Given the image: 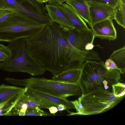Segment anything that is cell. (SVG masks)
Segmentation results:
<instances>
[{
	"mask_svg": "<svg viewBox=\"0 0 125 125\" xmlns=\"http://www.w3.org/2000/svg\"><path fill=\"white\" fill-rule=\"evenodd\" d=\"M68 29L52 22L37 34L26 39L32 56L53 75L69 68L81 69L85 61L94 58L93 50L80 51L70 44L67 39Z\"/></svg>",
	"mask_w": 125,
	"mask_h": 125,
	"instance_id": "1",
	"label": "cell"
},
{
	"mask_svg": "<svg viewBox=\"0 0 125 125\" xmlns=\"http://www.w3.org/2000/svg\"><path fill=\"white\" fill-rule=\"evenodd\" d=\"M7 46L10 55L6 61L0 62V69L9 72H21L33 76L43 74L46 70L28 50L26 38H21L10 42Z\"/></svg>",
	"mask_w": 125,
	"mask_h": 125,
	"instance_id": "2",
	"label": "cell"
},
{
	"mask_svg": "<svg viewBox=\"0 0 125 125\" xmlns=\"http://www.w3.org/2000/svg\"><path fill=\"white\" fill-rule=\"evenodd\" d=\"M78 83L82 94L98 87L112 86L120 82L121 73L116 69L108 70L102 61L87 60L81 68Z\"/></svg>",
	"mask_w": 125,
	"mask_h": 125,
	"instance_id": "3",
	"label": "cell"
},
{
	"mask_svg": "<svg viewBox=\"0 0 125 125\" xmlns=\"http://www.w3.org/2000/svg\"><path fill=\"white\" fill-rule=\"evenodd\" d=\"M46 25L40 23L20 11L0 22V42H10L37 34Z\"/></svg>",
	"mask_w": 125,
	"mask_h": 125,
	"instance_id": "4",
	"label": "cell"
},
{
	"mask_svg": "<svg viewBox=\"0 0 125 125\" xmlns=\"http://www.w3.org/2000/svg\"><path fill=\"white\" fill-rule=\"evenodd\" d=\"M98 87L94 88L78 98L82 107L78 113L68 110V115H90L100 114L113 107L123 98L115 94L112 86Z\"/></svg>",
	"mask_w": 125,
	"mask_h": 125,
	"instance_id": "5",
	"label": "cell"
},
{
	"mask_svg": "<svg viewBox=\"0 0 125 125\" xmlns=\"http://www.w3.org/2000/svg\"><path fill=\"white\" fill-rule=\"evenodd\" d=\"M9 83L22 86L57 97L66 98L73 96H80L82 94L81 87L78 84L63 83L45 78L31 77L19 79L10 78Z\"/></svg>",
	"mask_w": 125,
	"mask_h": 125,
	"instance_id": "6",
	"label": "cell"
},
{
	"mask_svg": "<svg viewBox=\"0 0 125 125\" xmlns=\"http://www.w3.org/2000/svg\"><path fill=\"white\" fill-rule=\"evenodd\" d=\"M94 38L93 32L89 28L83 29H68L67 30V39L69 42L80 51H85L86 45L88 43L93 42Z\"/></svg>",
	"mask_w": 125,
	"mask_h": 125,
	"instance_id": "7",
	"label": "cell"
},
{
	"mask_svg": "<svg viewBox=\"0 0 125 125\" xmlns=\"http://www.w3.org/2000/svg\"><path fill=\"white\" fill-rule=\"evenodd\" d=\"M25 88V94L48 107L52 106L57 107L58 104H62L66 106L67 109L75 108L71 101L66 98L55 97L27 87Z\"/></svg>",
	"mask_w": 125,
	"mask_h": 125,
	"instance_id": "8",
	"label": "cell"
},
{
	"mask_svg": "<svg viewBox=\"0 0 125 125\" xmlns=\"http://www.w3.org/2000/svg\"><path fill=\"white\" fill-rule=\"evenodd\" d=\"M88 2L92 26L97 22L107 19L114 20V9L112 7L108 5L93 2L89 0Z\"/></svg>",
	"mask_w": 125,
	"mask_h": 125,
	"instance_id": "9",
	"label": "cell"
},
{
	"mask_svg": "<svg viewBox=\"0 0 125 125\" xmlns=\"http://www.w3.org/2000/svg\"><path fill=\"white\" fill-rule=\"evenodd\" d=\"M107 19L97 22L91 27L95 38L102 39L114 41L117 38V33L113 21Z\"/></svg>",
	"mask_w": 125,
	"mask_h": 125,
	"instance_id": "10",
	"label": "cell"
},
{
	"mask_svg": "<svg viewBox=\"0 0 125 125\" xmlns=\"http://www.w3.org/2000/svg\"><path fill=\"white\" fill-rule=\"evenodd\" d=\"M25 91V88L4 84L0 85V104L16 105L22 98Z\"/></svg>",
	"mask_w": 125,
	"mask_h": 125,
	"instance_id": "11",
	"label": "cell"
},
{
	"mask_svg": "<svg viewBox=\"0 0 125 125\" xmlns=\"http://www.w3.org/2000/svg\"><path fill=\"white\" fill-rule=\"evenodd\" d=\"M44 7L48 16L52 22H56L65 28H74L67 17L57 6L48 4Z\"/></svg>",
	"mask_w": 125,
	"mask_h": 125,
	"instance_id": "12",
	"label": "cell"
},
{
	"mask_svg": "<svg viewBox=\"0 0 125 125\" xmlns=\"http://www.w3.org/2000/svg\"><path fill=\"white\" fill-rule=\"evenodd\" d=\"M57 6L67 17L74 28L83 29L89 28L83 19L70 5L64 3Z\"/></svg>",
	"mask_w": 125,
	"mask_h": 125,
	"instance_id": "13",
	"label": "cell"
},
{
	"mask_svg": "<svg viewBox=\"0 0 125 125\" xmlns=\"http://www.w3.org/2000/svg\"><path fill=\"white\" fill-rule=\"evenodd\" d=\"M88 0H67L66 3L71 6L91 27L92 26Z\"/></svg>",
	"mask_w": 125,
	"mask_h": 125,
	"instance_id": "14",
	"label": "cell"
},
{
	"mask_svg": "<svg viewBox=\"0 0 125 125\" xmlns=\"http://www.w3.org/2000/svg\"><path fill=\"white\" fill-rule=\"evenodd\" d=\"M81 71L80 68H69L54 75L51 79L64 83L78 84Z\"/></svg>",
	"mask_w": 125,
	"mask_h": 125,
	"instance_id": "15",
	"label": "cell"
},
{
	"mask_svg": "<svg viewBox=\"0 0 125 125\" xmlns=\"http://www.w3.org/2000/svg\"><path fill=\"white\" fill-rule=\"evenodd\" d=\"M115 63L121 74L125 72V46L114 51L109 57Z\"/></svg>",
	"mask_w": 125,
	"mask_h": 125,
	"instance_id": "16",
	"label": "cell"
},
{
	"mask_svg": "<svg viewBox=\"0 0 125 125\" xmlns=\"http://www.w3.org/2000/svg\"><path fill=\"white\" fill-rule=\"evenodd\" d=\"M2 5L13 6L20 11L29 16L31 15L33 11V8L30 5L20 3L15 0H0V6Z\"/></svg>",
	"mask_w": 125,
	"mask_h": 125,
	"instance_id": "17",
	"label": "cell"
},
{
	"mask_svg": "<svg viewBox=\"0 0 125 125\" xmlns=\"http://www.w3.org/2000/svg\"><path fill=\"white\" fill-rule=\"evenodd\" d=\"M114 19L118 24L125 29V3L119 0L114 9Z\"/></svg>",
	"mask_w": 125,
	"mask_h": 125,
	"instance_id": "18",
	"label": "cell"
},
{
	"mask_svg": "<svg viewBox=\"0 0 125 125\" xmlns=\"http://www.w3.org/2000/svg\"><path fill=\"white\" fill-rule=\"evenodd\" d=\"M20 11L13 5L0 6V22L4 21L13 14Z\"/></svg>",
	"mask_w": 125,
	"mask_h": 125,
	"instance_id": "19",
	"label": "cell"
},
{
	"mask_svg": "<svg viewBox=\"0 0 125 125\" xmlns=\"http://www.w3.org/2000/svg\"><path fill=\"white\" fill-rule=\"evenodd\" d=\"M19 104H26L28 108H32L38 107L40 108H47L48 106L42 104L36 100L24 93L22 98L18 103Z\"/></svg>",
	"mask_w": 125,
	"mask_h": 125,
	"instance_id": "20",
	"label": "cell"
},
{
	"mask_svg": "<svg viewBox=\"0 0 125 125\" xmlns=\"http://www.w3.org/2000/svg\"><path fill=\"white\" fill-rule=\"evenodd\" d=\"M18 2L22 4H30L46 15L48 16L43 3L37 1L36 0H15Z\"/></svg>",
	"mask_w": 125,
	"mask_h": 125,
	"instance_id": "21",
	"label": "cell"
},
{
	"mask_svg": "<svg viewBox=\"0 0 125 125\" xmlns=\"http://www.w3.org/2000/svg\"><path fill=\"white\" fill-rule=\"evenodd\" d=\"M50 115L49 113L44 112L41 108L36 107L32 108H28L26 112V116H48Z\"/></svg>",
	"mask_w": 125,
	"mask_h": 125,
	"instance_id": "22",
	"label": "cell"
},
{
	"mask_svg": "<svg viewBox=\"0 0 125 125\" xmlns=\"http://www.w3.org/2000/svg\"><path fill=\"white\" fill-rule=\"evenodd\" d=\"M10 54V51L8 46L0 43V62L8 60Z\"/></svg>",
	"mask_w": 125,
	"mask_h": 125,
	"instance_id": "23",
	"label": "cell"
},
{
	"mask_svg": "<svg viewBox=\"0 0 125 125\" xmlns=\"http://www.w3.org/2000/svg\"><path fill=\"white\" fill-rule=\"evenodd\" d=\"M125 83L120 82L112 85L113 92L116 95L121 97H123L125 94Z\"/></svg>",
	"mask_w": 125,
	"mask_h": 125,
	"instance_id": "24",
	"label": "cell"
},
{
	"mask_svg": "<svg viewBox=\"0 0 125 125\" xmlns=\"http://www.w3.org/2000/svg\"><path fill=\"white\" fill-rule=\"evenodd\" d=\"M95 3L109 5L114 9L117 5L119 0H89Z\"/></svg>",
	"mask_w": 125,
	"mask_h": 125,
	"instance_id": "25",
	"label": "cell"
},
{
	"mask_svg": "<svg viewBox=\"0 0 125 125\" xmlns=\"http://www.w3.org/2000/svg\"><path fill=\"white\" fill-rule=\"evenodd\" d=\"M104 65L106 68L108 70L115 69L118 70L115 62L109 58L106 60L104 63Z\"/></svg>",
	"mask_w": 125,
	"mask_h": 125,
	"instance_id": "26",
	"label": "cell"
},
{
	"mask_svg": "<svg viewBox=\"0 0 125 125\" xmlns=\"http://www.w3.org/2000/svg\"><path fill=\"white\" fill-rule=\"evenodd\" d=\"M74 106L75 109L76 111V113L79 112L82 107V105L81 102L78 99L74 101H71Z\"/></svg>",
	"mask_w": 125,
	"mask_h": 125,
	"instance_id": "27",
	"label": "cell"
},
{
	"mask_svg": "<svg viewBox=\"0 0 125 125\" xmlns=\"http://www.w3.org/2000/svg\"><path fill=\"white\" fill-rule=\"evenodd\" d=\"M67 0H48V4L57 6L62 4Z\"/></svg>",
	"mask_w": 125,
	"mask_h": 125,
	"instance_id": "28",
	"label": "cell"
},
{
	"mask_svg": "<svg viewBox=\"0 0 125 125\" xmlns=\"http://www.w3.org/2000/svg\"><path fill=\"white\" fill-rule=\"evenodd\" d=\"M93 43H89L86 44L85 48V51H88L93 50L94 46Z\"/></svg>",
	"mask_w": 125,
	"mask_h": 125,
	"instance_id": "29",
	"label": "cell"
},
{
	"mask_svg": "<svg viewBox=\"0 0 125 125\" xmlns=\"http://www.w3.org/2000/svg\"><path fill=\"white\" fill-rule=\"evenodd\" d=\"M47 109H48L51 114H54L58 111L57 107L54 106H50Z\"/></svg>",
	"mask_w": 125,
	"mask_h": 125,
	"instance_id": "30",
	"label": "cell"
},
{
	"mask_svg": "<svg viewBox=\"0 0 125 125\" xmlns=\"http://www.w3.org/2000/svg\"><path fill=\"white\" fill-rule=\"evenodd\" d=\"M57 107L58 111L60 112L67 109L66 106L62 104H58Z\"/></svg>",
	"mask_w": 125,
	"mask_h": 125,
	"instance_id": "31",
	"label": "cell"
},
{
	"mask_svg": "<svg viewBox=\"0 0 125 125\" xmlns=\"http://www.w3.org/2000/svg\"><path fill=\"white\" fill-rule=\"evenodd\" d=\"M38 2L43 3L48 2V0H36Z\"/></svg>",
	"mask_w": 125,
	"mask_h": 125,
	"instance_id": "32",
	"label": "cell"
},
{
	"mask_svg": "<svg viewBox=\"0 0 125 125\" xmlns=\"http://www.w3.org/2000/svg\"><path fill=\"white\" fill-rule=\"evenodd\" d=\"M25 114L26 113H23L19 111L18 115L19 116H24L25 115Z\"/></svg>",
	"mask_w": 125,
	"mask_h": 125,
	"instance_id": "33",
	"label": "cell"
},
{
	"mask_svg": "<svg viewBox=\"0 0 125 125\" xmlns=\"http://www.w3.org/2000/svg\"><path fill=\"white\" fill-rule=\"evenodd\" d=\"M121 1L125 3V0H120Z\"/></svg>",
	"mask_w": 125,
	"mask_h": 125,
	"instance_id": "34",
	"label": "cell"
},
{
	"mask_svg": "<svg viewBox=\"0 0 125 125\" xmlns=\"http://www.w3.org/2000/svg\"></svg>",
	"mask_w": 125,
	"mask_h": 125,
	"instance_id": "35",
	"label": "cell"
}]
</instances>
